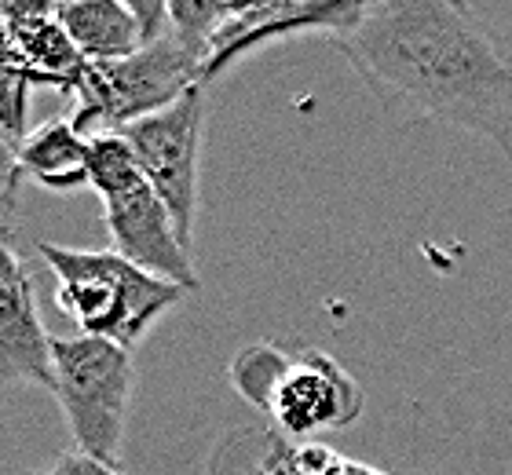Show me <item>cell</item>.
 <instances>
[{
	"mask_svg": "<svg viewBox=\"0 0 512 475\" xmlns=\"http://www.w3.org/2000/svg\"><path fill=\"white\" fill-rule=\"evenodd\" d=\"M395 117H428L512 158V37L461 0H381L333 41Z\"/></svg>",
	"mask_w": 512,
	"mask_h": 475,
	"instance_id": "6da1fadb",
	"label": "cell"
},
{
	"mask_svg": "<svg viewBox=\"0 0 512 475\" xmlns=\"http://www.w3.org/2000/svg\"><path fill=\"white\" fill-rule=\"evenodd\" d=\"M37 253L55 275V304L74 318L85 337L110 340L132 351L187 289L150 275L114 249H70L37 242Z\"/></svg>",
	"mask_w": 512,
	"mask_h": 475,
	"instance_id": "7a4b0ae2",
	"label": "cell"
},
{
	"mask_svg": "<svg viewBox=\"0 0 512 475\" xmlns=\"http://www.w3.org/2000/svg\"><path fill=\"white\" fill-rule=\"evenodd\" d=\"M88 187L103 201V220H107L114 253L165 282L183 285L187 293L202 285L194 275L191 245L180 238L169 209L143 180L121 136L88 139Z\"/></svg>",
	"mask_w": 512,
	"mask_h": 475,
	"instance_id": "3957f363",
	"label": "cell"
},
{
	"mask_svg": "<svg viewBox=\"0 0 512 475\" xmlns=\"http://www.w3.org/2000/svg\"><path fill=\"white\" fill-rule=\"evenodd\" d=\"M202 88V63L194 59L176 33L143 44L118 63H88L74 88V128L81 136H118L132 121L169 110L183 95Z\"/></svg>",
	"mask_w": 512,
	"mask_h": 475,
	"instance_id": "277c9868",
	"label": "cell"
},
{
	"mask_svg": "<svg viewBox=\"0 0 512 475\" xmlns=\"http://www.w3.org/2000/svg\"><path fill=\"white\" fill-rule=\"evenodd\" d=\"M55 399L77 454L121 468L128 402H132V351L99 337H52Z\"/></svg>",
	"mask_w": 512,
	"mask_h": 475,
	"instance_id": "5b68a950",
	"label": "cell"
},
{
	"mask_svg": "<svg viewBox=\"0 0 512 475\" xmlns=\"http://www.w3.org/2000/svg\"><path fill=\"white\" fill-rule=\"evenodd\" d=\"M205 128V88H194L161 114L132 121L118 136L128 143L143 180L169 209L176 231L191 245L198 212V154Z\"/></svg>",
	"mask_w": 512,
	"mask_h": 475,
	"instance_id": "8992f818",
	"label": "cell"
},
{
	"mask_svg": "<svg viewBox=\"0 0 512 475\" xmlns=\"http://www.w3.org/2000/svg\"><path fill=\"white\" fill-rule=\"evenodd\" d=\"M267 413L275 417L282 435L311 439V435L348 428L363 413V388L330 351L297 348L289 351Z\"/></svg>",
	"mask_w": 512,
	"mask_h": 475,
	"instance_id": "52a82bcc",
	"label": "cell"
},
{
	"mask_svg": "<svg viewBox=\"0 0 512 475\" xmlns=\"http://www.w3.org/2000/svg\"><path fill=\"white\" fill-rule=\"evenodd\" d=\"M366 4L348 0H267V4H242L231 19L216 30L209 44V59L202 66V88L220 77L242 55L264 48V44L286 41L297 33H322V37H344L363 22Z\"/></svg>",
	"mask_w": 512,
	"mask_h": 475,
	"instance_id": "ba28073f",
	"label": "cell"
},
{
	"mask_svg": "<svg viewBox=\"0 0 512 475\" xmlns=\"http://www.w3.org/2000/svg\"><path fill=\"white\" fill-rule=\"evenodd\" d=\"M8 384H37L52 391L55 359L30 271L0 238V388Z\"/></svg>",
	"mask_w": 512,
	"mask_h": 475,
	"instance_id": "9c48e42d",
	"label": "cell"
},
{
	"mask_svg": "<svg viewBox=\"0 0 512 475\" xmlns=\"http://www.w3.org/2000/svg\"><path fill=\"white\" fill-rule=\"evenodd\" d=\"M0 19L8 33L11 66H19L37 88L74 92L88 63L55 19V4L11 0V4H0Z\"/></svg>",
	"mask_w": 512,
	"mask_h": 475,
	"instance_id": "30bf717a",
	"label": "cell"
},
{
	"mask_svg": "<svg viewBox=\"0 0 512 475\" xmlns=\"http://www.w3.org/2000/svg\"><path fill=\"white\" fill-rule=\"evenodd\" d=\"M55 19L85 63H118L143 48L136 15L121 0H66L55 4Z\"/></svg>",
	"mask_w": 512,
	"mask_h": 475,
	"instance_id": "8fae6325",
	"label": "cell"
},
{
	"mask_svg": "<svg viewBox=\"0 0 512 475\" xmlns=\"http://www.w3.org/2000/svg\"><path fill=\"white\" fill-rule=\"evenodd\" d=\"M19 176L55 190L88 187V136L70 117H52L19 143Z\"/></svg>",
	"mask_w": 512,
	"mask_h": 475,
	"instance_id": "7c38bea8",
	"label": "cell"
},
{
	"mask_svg": "<svg viewBox=\"0 0 512 475\" xmlns=\"http://www.w3.org/2000/svg\"><path fill=\"white\" fill-rule=\"evenodd\" d=\"M209 475H300L297 446L267 428H235L216 443Z\"/></svg>",
	"mask_w": 512,
	"mask_h": 475,
	"instance_id": "4fadbf2b",
	"label": "cell"
},
{
	"mask_svg": "<svg viewBox=\"0 0 512 475\" xmlns=\"http://www.w3.org/2000/svg\"><path fill=\"white\" fill-rule=\"evenodd\" d=\"M286 359L289 348H282V344H249L231 362V384H235V391L249 406L267 410L271 391H275L278 377L286 370Z\"/></svg>",
	"mask_w": 512,
	"mask_h": 475,
	"instance_id": "5bb4252c",
	"label": "cell"
},
{
	"mask_svg": "<svg viewBox=\"0 0 512 475\" xmlns=\"http://www.w3.org/2000/svg\"><path fill=\"white\" fill-rule=\"evenodd\" d=\"M242 4H216V0H169V26L176 41L205 66L209 59V44L216 30L224 26Z\"/></svg>",
	"mask_w": 512,
	"mask_h": 475,
	"instance_id": "9a60e30c",
	"label": "cell"
},
{
	"mask_svg": "<svg viewBox=\"0 0 512 475\" xmlns=\"http://www.w3.org/2000/svg\"><path fill=\"white\" fill-rule=\"evenodd\" d=\"M33 81L22 74L19 66L11 63H0V132L15 143L30 136L26 132V114H30V92H33Z\"/></svg>",
	"mask_w": 512,
	"mask_h": 475,
	"instance_id": "2e32d148",
	"label": "cell"
},
{
	"mask_svg": "<svg viewBox=\"0 0 512 475\" xmlns=\"http://www.w3.org/2000/svg\"><path fill=\"white\" fill-rule=\"evenodd\" d=\"M37 475H121L118 468H107V465H99V461H92V457L85 454H63V457H55L52 465L44 468V472Z\"/></svg>",
	"mask_w": 512,
	"mask_h": 475,
	"instance_id": "e0dca14e",
	"label": "cell"
},
{
	"mask_svg": "<svg viewBox=\"0 0 512 475\" xmlns=\"http://www.w3.org/2000/svg\"><path fill=\"white\" fill-rule=\"evenodd\" d=\"M19 143L0 132V194H19Z\"/></svg>",
	"mask_w": 512,
	"mask_h": 475,
	"instance_id": "ac0fdd59",
	"label": "cell"
},
{
	"mask_svg": "<svg viewBox=\"0 0 512 475\" xmlns=\"http://www.w3.org/2000/svg\"><path fill=\"white\" fill-rule=\"evenodd\" d=\"M359 475H381V472H374V468H366V465H359Z\"/></svg>",
	"mask_w": 512,
	"mask_h": 475,
	"instance_id": "d6986e66",
	"label": "cell"
}]
</instances>
